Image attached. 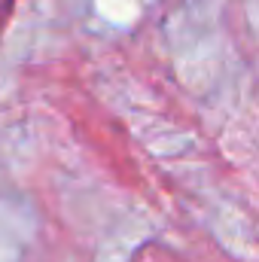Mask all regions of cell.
<instances>
[{"label":"cell","mask_w":259,"mask_h":262,"mask_svg":"<svg viewBox=\"0 0 259 262\" xmlns=\"http://www.w3.org/2000/svg\"><path fill=\"white\" fill-rule=\"evenodd\" d=\"M12 12H15V0H0V37H3V31H6V25H9V18H12Z\"/></svg>","instance_id":"obj_1"}]
</instances>
